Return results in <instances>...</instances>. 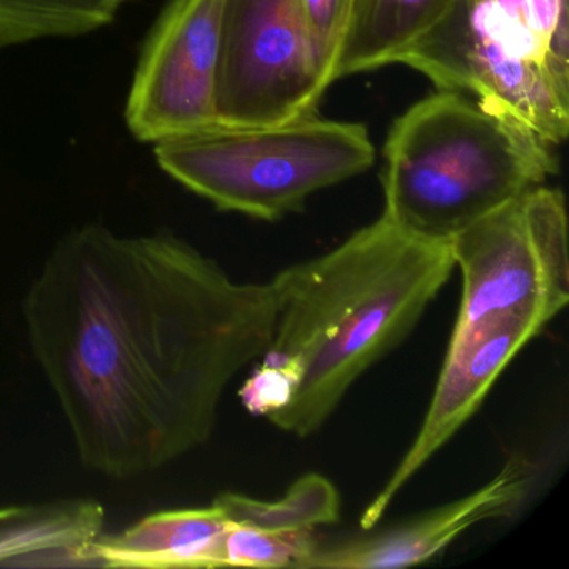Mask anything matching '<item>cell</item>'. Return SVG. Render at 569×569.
I'll return each instance as SVG.
<instances>
[{"mask_svg":"<svg viewBox=\"0 0 569 569\" xmlns=\"http://www.w3.org/2000/svg\"><path fill=\"white\" fill-rule=\"evenodd\" d=\"M22 318L79 461L124 481L211 439L226 389L271 345L276 298L171 232L84 224L56 242Z\"/></svg>","mask_w":569,"mask_h":569,"instance_id":"1","label":"cell"},{"mask_svg":"<svg viewBox=\"0 0 569 569\" xmlns=\"http://www.w3.org/2000/svg\"><path fill=\"white\" fill-rule=\"evenodd\" d=\"M452 272L449 242L419 238L386 214L278 272L266 355L295 359L302 376L269 422L298 438L319 431L352 385L411 335Z\"/></svg>","mask_w":569,"mask_h":569,"instance_id":"2","label":"cell"},{"mask_svg":"<svg viewBox=\"0 0 569 569\" xmlns=\"http://www.w3.org/2000/svg\"><path fill=\"white\" fill-rule=\"evenodd\" d=\"M552 148L511 116L441 91L389 132L382 214L419 238L449 242L555 176Z\"/></svg>","mask_w":569,"mask_h":569,"instance_id":"3","label":"cell"},{"mask_svg":"<svg viewBox=\"0 0 569 569\" xmlns=\"http://www.w3.org/2000/svg\"><path fill=\"white\" fill-rule=\"evenodd\" d=\"M154 158L219 211L278 221L315 192L368 171L376 151L365 126L311 114L269 126L216 122L158 142Z\"/></svg>","mask_w":569,"mask_h":569,"instance_id":"4","label":"cell"},{"mask_svg":"<svg viewBox=\"0 0 569 569\" xmlns=\"http://www.w3.org/2000/svg\"><path fill=\"white\" fill-rule=\"evenodd\" d=\"M449 249L462 281L451 335L506 316L548 326L568 306V214L559 189H531L462 229Z\"/></svg>","mask_w":569,"mask_h":569,"instance_id":"5","label":"cell"},{"mask_svg":"<svg viewBox=\"0 0 569 569\" xmlns=\"http://www.w3.org/2000/svg\"><path fill=\"white\" fill-rule=\"evenodd\" d=\"M542 51L538 36L512 28L492 0H458L399 64L421 72L441 91L471 92L486 108L559 146L568 136L569 106L542 71Z\"/></svg>","mask_w":569,"mask_h":569,"instance_id":"6","label":"cell"},{"mask_svg":"<svg viewBox=\"0 0 569 569\" xmlns=\"http://www.w3.org/2000/svg\"><path fill=\"white\" fill-rule=\"evenodd\" d=\"M299 0H224L216 112L228 126L316 114L331 86Z\"/></svg>","mask_w":569,"mask_h":569,"instance_id":"7","label":"cell"},{"mask_svg":"<svg viewBox=\"0 0 569 569\" xmlns=\"http://www.w3.org/2000/svg\"><path fill=\"white\" fill-rule=\"evenodd\" d=\"M224 0H169L152 26L126 102L136 141L158 144L218 122Z\"/></svg>","mask_w":569,"mask_h":569,"instance_id":"8","label":"cell"},{"mask_svg":"<svg viewBox=\"0 0 569 569\" xmlns=\"http://www.w3.org/2000/svg\"><path fill=\"white\" fill-rule=\"evenodd\" d=\"M545 328L526 316H506L451 335L421 429L386 485L366 506L361 516L365 531L381 521L402 488L469 421L509 362Z\"/></svg>","mask_w":569,"mask_h":569,"instance_id":"9","label":"cell"},{"mask_svg":"<svg viewBox=\"0 0 569 569\" xmlns=\"http://www.w3.org/2000/svg\"><path fill=\"white\" fill-rule=\"evenodd\" d=\"M541 471L512 458L481 488L395 528L319 545L298 569H392L421 565L479 522L516 516L526 508Z\"/></svg>","mask_w":569,"mask_h":569,"instance_id":"10","label":"cell"},{"mask_svg":"<svg viewBox=\"0 0 569 569\" xmlns=\"http://www.w3.org/2000/svg\"><path fill=\"white\" fill-rule=\"evenodd\" d=\"M228 525L216 502L152 512L121 532H102L92 545L91 561L106 568H224L222 539Z\"/></svg>","mask_w":569,"mask_h":569,"instance_id":"11","label":"cell"},{"mask_svg":"<svg viewBox=\"0 0 569 569\" xmlns=\"http://www.w3.org/2000/svg\"><path fill=\"white\" fill-rule=\"evenodd\" d=\"M104 525V508L94 499L0 508V566H41L54 558L92 565L91 548Z\"/></svg>","mask_w":569,"mask_h":569,"instance_id":"12","label":"cell"},{"mask_svg":"<svg viewBox=\"0 0 569 569\" xmlns=\"http://www.w3.org/2000/svg\"><path fill=\"white\" fill-rule=\"evenodd\" d=\"M458 0H351L348 26L336 58L335 82L399 64L455 8Z\"/></svg>","mask_w":569,"mask_h":569,"instance_id":"13","label":"cell"},{"mask_svg":"<svg viewBox=\"0 0 569 569\" xmlns=\"http://www.w3.org/2000/svg\"><path fill=\"white\" fill-rule=\"evenodd\" d=\"M232 525L266 531H316L341 518L338 488L322 475L301 476L281 498L266 501L238 492H222L214 499Z\"/></svg>","mask_w":569,"mask_h":569,"instance_id":"14","label":"cell"},{"mask_svg":"<svg viewBox=\"0 0 569 569\" xmlns=\"http://www.w3.org/2000/svg\"><path fill=\"white\" fill-rule=\"evenodd\" d=\"M132 0H0V54L44 39H71L111 26Z\"/></svg>","mask_w":569,"mask_h":569,"instance_id":"15","label":"cell"},{"mask_svg":"<svg viewBox=\"0 0 569 569\" xmlns=\"http://www.w3.org/2000/svg\"><path fill=\"white\" fill-rule=\"evenodd\" d=\"M319 545L316 531H266L229 522L222 539V565L298 569Z\"/></svg>","mask_w":569,"mask_h":569,"instance_id":"16","label":"cell"},{"mask_svg":"<svg viewBox=\"0 0 569 569\" xmlns=\"http://www.w3.org/2000/svg\"><path fill=\"white\" fill-rule=\"evenodd\" d=\"M301 376V366L295 359L264 355L239 389L242 405L251 415L269 418L291 402Z\"/></svg>","mask_w":569,"mask_h":569,"instance_id":"17","label":"cell"},{"mask_svg":"<svg viewBox=\"0 0 569 569\" xmlns=\"http://www.w3.org/2000/svg\"><path fill=\"white\" fill-rule=\"evenodd\" d=\"M312 41L331 82L339 46L348 26L351 0H299Z\"/></svg>","mask_w":569,"mask_h":569,"instance_id":"18","label":"cell"},{"mask_svg":"<svg viewBox=\"0 0 569 569\" xmlns=\"http://www.w3.org/2000/svg\"><path fill=\"white\" fill-rule=\"evenodd\" d=\"M542 71L562 104L569 106V26L568 11L562 12L555 31L546 41Z\"/></svg>","mask_w":569,"mask_h":569,"instance_id":"19","label":"cell"},{"mask_svg":"<svg viewBox=\"0 0 569 569\" xmlns=\"http://www.w3.org/2000/svg\"><path fill=\"white\" fill-rule=\"evenodd\" d=\"M568 11V0H528L529 24L546 46L562 12Z\"/></svg>","mask_w":569,"mask_h":569,"instance_id":"20","label":"cell"},{"mask_svg":"<svg viewBox=\"0 0 569 569\" xmlns=\"http://www.w3.org/2000/svg\"><path fill=\"white\" fill-rule=\"evenodd\" d=\"M499 14L512 26L521 31H532L529 24L528 0H492Z\"/></svg>","mask_w":569,"mask_h":569,"instance_id":"21","label":"cell"}]
</instances>
